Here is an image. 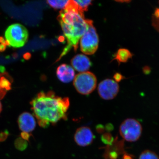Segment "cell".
I'll return each mask as SVG.
<instances>
[{"mask_svg":"<svg viewBox=\"0 0 159 159\" xmlns=\"http://www.w3.org/2000/svg\"><path fill=\"white\" fill-rule=\"evenodd\" d=\"M142 127L136 119H127L121 123L119 128L120 135L129 142H136L142 135Z\"/></svg>","mask_w":159,"mask_h":159,"instance_id":"obj_5","label":"cell"},{"mask_svg":"<svg viewBox=\"0 0 159 159\" xmlns=\"http://www.w3.org/2000/svg\"><path fill=\"white\" fill-rule=\"evenodd\" d=\"M8 45L6 39L2 37H0V52H2L6 49V47Z\"/></svg>","mask_w":159,"mask_h":159,"instance_id":"obj_20","label":"cell"},{"mask_svg":"<svg viewBox=\"0 0 159 159\" xmlns=\"http://www.w3.org/2000/svg\"><path fill=\"white\" fill-rule=\"evenodd\" d=\"M2 103H1V102H0V114H1V112H2Z\"/></svg>","mask_w":159,"mask_h":159,"instance_id":"obj_26","label":"cell"},{"mask_svg":"<svg viewBox=\"0 0 159 159\" xmlns=\"http://www.w3.org/2000/svg\"><path fill=\"white\" fill-rule=\"evenodd\" d=\"M101 140L102 142L107 145H112L114 142L113 137L109 133L102 134Z\"/></svg>","mask_w":159,"mask_h":159,"instance_id":"obj_18","label":"cell"},{"mask_svg":"<svg viewBox=\"0 0 159 159\" xmlns=\"http://www.w3.org/2000/svg\"><path fill=\"white\" fill-rule=\"evenodd\" d=\"M29 33L25 27L15 24L8 27L5 32V38L8 45L19 48L25 45L28 41Z\"/></svg>","mask_w":159,"mask_h":159,"instance_id":"obj_4","label":"cell"},{"mask_svg":"<svg viewBox=\"0 0 159 159\" xmlns=\"http://www.w3.org/2000/svg\"><path fill=\"white\" fill-rule=\"evenodd\" d=\"M133 54L126 49L121 48L117 51L114 59L117 60L119 63L126 62L132 58Z\"/></svg>","mask_w":159,"mask_h":159,"instance_id":"obj_13","label":"cell"},{"mask_svg":"<svg viewBox=\"0 0 159 159\" xmlns=\"http://www.w3.org/2000/svg\"><path fill=\"white\" fill-rule=\"evenodd\" d=\"M57 75L61 82L67 83L72 81L75 77L74 69L66 64H62L57 68Z\"/></svg>","mask_w":159,"mask_h":159,"instance_id":"obj_11","label":"cell"},{"mask_svg":"<svg viewBox=\"0 0 159 159\" xmlns=\"http://www.w3.org/2000/svg\"><path fill=\"white\" fill-rule=\"evenodd\" d=\"M139 159H159V158L157 155L154 152L145 150L141 154Z\"/></svg>","mask_w":159,"mask_h":159,"instance_id":"obj_17","label":"cell"},{"mask_svg":"<svg viewBox=\"0 0 159 159\" xmlns=\"http://www.w3.org/2000/svg\"><path fill=\"white\" fill-rule=\"evenodd\" d=\"M86 30L80 39V50L83 53L92 55L97 51L99 44V38L93 25V21L86 20Z\"/></svg>","mask_w":159,"mask_h":159,"instance_id":"obj_3","label":"cell"},{"mask_svg":"<svg viewBox=\"0 0 159 159\" xmlns=\"http://www.w3.org/2000/svg\"><path fill=\"white\" fill-rule=\"evenodd\" d=\"M123 159H134V158L133 155L126 153L123 155Z\"/></svg>","mask_w":159,"mask_h":159,"instance_id":"obj_25","label":"cell"},{"mask_svg":"<svg viewBox=\"0 0 159 159\" xmlns=\"http://www.w3.org/2000/svg\"><path fill=\"white\" fill-rule=\"evenodd\" d=\"M153 25L156 29L159 31V8H157L155 11L153 16Z\"/></svg>","mask_w":159,"mask_h":159,"instance_id":"obj_19","label":"cell"},{"mask_svg":"<svg viewBox=\"0 0 159 159\" xmlns=\"http://www.w3.org/2000/svg\"><path fill=\"white\" fill-rule=\"evenodd\" d=\"M97 84V78L91 72L80 73L74 78V87L77 92L82 95H87L92 93L96 89Z\"/></svg>","mask_w":159,"mask_h":159,"instance_id":"obj_6","label":"cell"},{"mask_svg":"<svg viewBox=\"0 0 159 159\" xmlns=\"http://www.w3.org/2000/svg\"><path fill=\"white\" fill-rule=\"evenodd\" d=\"M17 122L20 129L23 132L30 133L34 130L36 126V120L34 117L27 112L20 115Z\"/></svg>","mask_w":159,"mask_h":159,"instance_id":"obj_9","label":"cell"},{"mask_svg":"<svg viewBox=\"0 0 159 159\" xmlns=\"http://www.w3.org/2000/svg\"><path fill=\"white\" fill-rule=\"evenodd\" d=\"M77 5V9L80 14L84 15V11H87L89 6L91 5V1H74Z\"/></svg>","mask_w":159,"mask_h":159,"instance_id":"obj_14","label":"cell"},{"mask_svg":"<svg viewBox=\"0 0 159 159\" xmlns=\"http://www.w3.org/2000/svg\"><path fill=\"white\" fill-rule=\"evenodd\" d=\"M98 91L102 99L110 100L113 99L119 93V84L113 80L106 79L99 83Z\"/></svg>","mask_w":159,"mask_h":159,"instance_id":"obj_7","label":"cell"},{"mask_svg":"<svg viewBox=\"0 0 159 159\" xmlns=\"http://www.w3.org/2000/svg\"><path fill=\"white\" fill-rule=\"evenodd\" d=\"M57 19L60 24L67 44L56 61L68 53L71 49L77 51L80 39H81L87 27L86 20L84 15L73 10L63 9L60 11Z\"/></svg>","mask_w":159,"mask_h":159,"instance_id":"obj_2","label":"cell"},{"mask_svg":"<svg viewBox=\"0 0 159 159\" xmlns=\"http://www.w3.org/2000/svg\"><path fill=\"white\" fill-rule=\"evenodd\" d=\"M114 77L115 79L116 80V81L119 82V81H121L122 79H123V76H122L121 74H118V73L115 74Z\"/></svg>","mask_w":159,"mask_h":159,"instance_id":"obj_23","label":"cell"},{"mask_svg":"<svg viewBox=\"0 0 159 159\" xmlns=\"http://www.w3.org/2000/svg\"><path fill=\"white\" fill-rule=\"evenodd\" d=\"M31 110L39 125L47 128L60 120H66L70 107L68 97L56 96L53 91L40 92L30 102Z\"/></svg>","mask_w":159,"mask_h":159,"instance_id":"obj_1","label":"cell"},{"mask_svg":"<svg viewBox=\"0 0 159 159\" xmlns=\"http://www.w3.org/2000/svg\"><path fill=\"white\" fill-rule=\"evenodd\" d=\"M74 138L77 145L85 147L92 144L94 139V136L90 128L87 126H82L77 129Z\"/></svg>","mask_w":159,"mask_h":159,"instance_id":"obj_8","label":"cell"},{"mask_svg":"<svg viewBox=\"0 0 159 159\" xmlns=\"http://www.w3.org/2000/svg\"><path fill=\"white\" fill-rule=\"evenodd\" d=\"M71 63L76 70L82 73L88 70L91 66L89 58L82 54L76 55L71 60Z\"/></svg>","mask_w":159,"mask_h":159,"instance_id":"obj_10","label":"cell"},{"mask_svg":"<svg viewBox=\"0 0 159 159\" xmlns=\"http://www.w3.org/2000/svg\"><path fill=\"white\" fill-rule=\"evenodd\" d=\"M9 135L8 131L6 130L4 132H2L0 133V143L4 142L7 139Z\"/></svg>","mask_w":159,"mask_h":159,"instance_id":"obj_21","label":"cell"},{"mask_svg":"<svg viewBox=\"0 0 159 159\" xmlns=\"http://www.w3.org/2000/svg\"><path fill=\"white\" fill-rule=\"evenodd\" d=\"M69 1H48L47 3L55 9H64Z\"/></svg>","mask_w":159,"mask_h":159,"instance_id":"obj_15","label":"cell"},{"mask_svg":"<svg viewBox=\"0 0 159 159\" xmlns=\"http://www.w3.org/2000/svg\"><path fill=\"white\" fill-rule=\"evenodd\" d=\"M11 89V83L6 73H0V99H3Z\"/></svg>","mask_w":159,"mask_h":159,"instance_id":"obj_12","label":"cell"},{"mask_svg":"<svg viewBox=\"0 0 159 159\" xmlns=\"http://www.w3.org/2000/svg\"><path fill=\"white\" fill-rule=\"evenodd\" d=\"M31 136V134L28 133L23 132L21 133L20 135L21 138L27 141H29Z\"/></svg>","mask_w":159,"mask_h":159,"instance_id":"obj_22","label":"cell"},{"mask_svg":"<svg viewBox=\"0 0 159 159\" xmlns=\"http://www.w3.org/2000/svg\"><path fill=\"white\" fill-rule=\"evenodd\" d=\"M97 130L99 133H101L104 130V127H103L102 125H99L97 127Z\"/></svg>","mask_w":159,"mask_h":159,"instance_id":"obj_24","label":"cell"},{"mask_svg":"<svg viewBox=\"0 0 159 159\" xmlns=\"http://www.w3.org/2000/svg\"><path fill=\"white\" fill-rule=\"evenodd\" d=\"M14 145L16 148L18 150L24 151L28 147V143L27 141L20 137V138H17L15 140Z\"/></svg>","mask_w":159,"mask_h":159,"instance_id":"obj_16","label":"cell"}]
</instances>
